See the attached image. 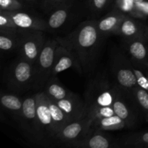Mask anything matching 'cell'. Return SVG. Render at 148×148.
<instances>
[{
    "mask_svg": "<svg viewBox=\"0 0 148 148\" xmlns=\"http://www.w3.org/2000/svg\"><path fill=\"white\" fill-rule=\"evenodd\" d=\"M103 38L98 30L97 21L90 20L79 25L66 37L56 39L75 55L83 72L88 71L93 63Z\"/></svg>",
    "mask_w": 148,
    "mask_h": 148,
    "instance_id": "1",
    "label": "cell"
},
{
    "mask_svg": "<svg viewBox=\"0 0 148 148\" xmlns=\"http://www.w3.org/2000/svg\"><path fill=\"white\" fill-rule=\"evenodd\" d=\"M58 45L59 42L56 39H48L45 42L37 62L34 64L33 89L43 88L50 78L54 62L55 51Z\"/></svg>",
    "mask_w": 148,
    "mask_h": 148,
    "instance_id": "2",
    "label": "cell"
},
{
    "mask_svg": "<svg viewBox=\"0 0 148 148\" xmlns=\"http://www.w3.org/2000/svg\"><path fill=\"white\" fill-rule=\"evenodd\" d=\"M46 39L41 30H19L17 51L19 56L36 64Z\"/></svg>",
    "mask_w": 148,
    "mask_h": 148,
    "instance_id": "3",
    "label": "cell"
},
{
    "mask_svg": "<svg viewBox=\"0 0 148 148\" xmlns=\"http://www.w3.org/2000/svg\"><path fill=\"white\" fill-rule=\"evenodd\" d=\"M33 77V64L20 56L9 69L7 81L10 89L17 92H23L32 88Z\"/></svg>",
    "mask_w": 148,
    "mask_h": 148,
    "instance_id": "4",
    "label": "cell"
},
{
    "mask_svg": "<svg viewBox=\"0 0 148 148\" xmlns=\"http://www.w3.org/2000/svg\"><path fill=\"white\" fill-rule=\"evenodd\" d=\"M37 95V125L35 140L40 143H47L56 140L51 114L48 103L47 95L43 91Z\"/></svg>",
    "mask_w": 148,
    "mask_h": 148,
    "instance_id": "5",
    "label": "cell"
},
{
    "mask_svg": "<svg viewBox=\"0 0 148 148\" xmlns=\"http://www.w3.org/2000/svg\"><path fill=\"white\" fill-rule=\"evenodd\" d=\"M115 90L105 82L92 84L86 96L85 119L98 108L113 106Z\"/></svg>",
    "mask_w": 148,
    "mask_h": 148,
    "instance_id": "6",
    "label": "cell"
},
{
    "mask_svg": "<svg viewBox=\"0 0 148 148\" xmlns=\"http://www.w3.org/2000/svg\"><path fill=\"white\" fill-rule=\"evenodd\" d=\"M113 72L119 87L124 92L130 93L138 86L136 76L132 68V64L119 56L113 64Z\"/></svg>",
    "mask_w": 148,
    "mask_h": 148,
    "instance_id": "7",
    "label": "cell"
},
{
    "mask_svg": "<svg viewBox=\"0 0 148 148\" xmlns=\"http://www.w3.org/2000/svg\"><path fill=\"white\" fill-rule=\"evenodd\" d=\"M70 68H75L79 72H82L80 64L75 55L70 50L59 43L55 51L54 62L51 77L56 76L58 74Z\"/></svg>",
    "mask_w": 148,
    "mask_h": 148,
    "instance_id": "8",
    "label": "cell"
},
{
    "mask_svg": "<svg viewBox=\"0 0 148 148\" xmlns=\"http://www.w3.org/2000/svg\"><path fill=\"white\" fill-rule=\"evenodd\" d=\"M91 132L86 119H81L69 122L62 129L56 136V140L66 144L86 137Z\"/></svg>",
    "mask_w": 148,
    "mask_h": 148,
    "instance_id": "9",
    "label": "cell"
},
{
    "mask_svg": "<svg viewBox=\"0 0 148 148\" xmlns=\"http://www.w3.org/2000/svg\"><path fill=\"white\" fill-rule=\"evenodd\" d=\"M23 129L35 138L37 125V95L27 97L23 101L20 117Z\"/></svg>",
    "mask_w": 148,
    "mask_h": 148,
    "instance_id": "10",
    "label": "cell"
},
{
    "mask_svg": "<svg viewBox=\"0 0 148 148\" xmlns=\"http://www.w3.org/2000/svg\"><path fill=\"white\" fill-rule=\"evenodd\" d=\"M114 34L119 35L127 40L133 38H148V30L132 17L126 14Z\"/></svg>",
    "mask_w": 148,
    "mask_h": 148,
    "instance_id": "11",
    "label": "cell"
},
{
    "mask_svg": "<svg viewBox=\"0 0 148 148\" xmlns=\"http://www.w3.org/2000/svg\"><path fill=\"white\" fill-rule=\"evenodd\" d=\"M13 23L19 30H47L46 21L42 19L19 10L15 12H7Z\"/></svg>",
    "mask_w": 148,
    "mask_h": 148,
    "instance_id": "12",
    "label": "cell"
},
{
    "mask_svg": "<svg viewBox=\"0 0 148 148\" xmlns=\"http://www.w3.org/2000/svg\"><path fill=\"white\" fill-rule=\"evenodd\" d=\"M71 121L85 119V101L73 94L68 98L54 101Z\"/></svg>",
    "mask_w": 148,
    "mask_h": 148,
    "instance_id": "13",
    "label": "cell"
},
{
    "mask_svg": "<svg viewBox=\"0 0 148 148\" xmlns=\"http://www.w3.org/2000/svg\"><path fill=\"white\" fill-rule=\"evenodd\" d=\"M66 147L77 148H109L112 147L111 141L104 134L92 132L86 137L66 144Z\"/></svg>",
    "mask_w": 148,
    "mask_h": 148,
    "instance_id": "14",
    "label": "cell"
},
{
    "mask_svg": "<svg viewBox=\"0 0 148 148\" xmlns=\"http://www.w3.org/2000/svg\"><path fill=\"white\" fill-rule=\"evenodd\" d=\"M126 14L121 10L116 9L108 13L99 21H97L98 30L103 37L114 34Z\"/></svg>",
    "mask_w": 148,
    "mask_h": 148,
    "instance_id": "15",
    "label": "cell"
},
{
    "mask_svg": "<svg viewBox=\"0 0 148 148\" xmlns=\"http://www.w3.org/2000/svg\"><path fill=\"white\" fill-rule=\"evenodd\" d=\"M113 108L116 115L125 121L127 127H132L136 122V117L127 103L121 98L119 91L115 90V98L113 103Z\"/></svg>",
    "mask_w": 148,
    "mask_h": 148,
    "instance_id": "16",
    "label": "cell"
},
{
    "mask_svg": "<svg viewBox=\"0 0 148 148\" xmlns=\"http://www.w3.org/2000/svg\"><path fill=\"white\" fill-rule=\"evenodd\" d=\"M127 127L125 121H123L117 115L111 116L109 117L96 119L92 123L91 130L92 132L102 131H116Z\"/></svg>",
    "mask_w": 148,
    "mask_h": 148,
    "instance_id": "17",
    "label": "cell"
},
{
    "mask_svg": "<svg viewBox=\"0 0 148 148\" xmlns=\"http://www.w3.org/2000/svg\"><path fill=\"white\" fill-rule=\"evenodd\" d=\"M127 51L135 62L142 64L145 63L148 58L147 49L145 43V39L133 38L127 40Z\"/></svg>",
    "mask_w": 148,
    "mask_h": 148,
    "instance_id": "18",
    "label": "cell"
},
{
    "mask_svg": "<svg viewBox=\"0 0 148 148\" xmlns=\"http://www.w3.org/2000/svg\"><path fill=\"white\" fill-rule=\"evenodd\" d=\"M43 92L53 101H59L73 95L58 81L56 76L51 77L44 86Z\"/></svg>",
    "mask_w": 148,
    "mask_h": 148,
    "instance_id": "19",
    "label": "cell"
},
{
    "mask_svg": "<svg viewBox=\"0 0 148 148\" xmlns=\"http://www.w3.org/2000/svg\"><path fill=\"white\" fill-rule=\"evenodd\" d=\"M48 103H49V108H50L51 114L52 119L53 123V131H54L55 139H56V136L59 134V132L62 130L64 127L69 124L70 121L68 117L64 114L63 111L61 109L53 100L51 99L47 96Z\"/></svg>",
    "mask_w": 148,
    "mask_h": 148,
    "instance_id": "20",
    "label": "cell"
},
{
    "mask_svg": "<svg viewBox=\"0 0 148 148\" xmlns=\"http://www.w3.org/2000/svg\"><path fill=\"white\" fill-rule=\"evenodd\" d=\"M70 15V9L68 6L64 5L57 7L49 15L46 21L47 30H57L66 22Z\"/></svg>",
    "mask_w": 148,
    "mask_h": 148,
    "instance_id": "21",
    "label": "cell"
},
{
    "mask_svg": "<svg viewBox=\"0 0 148 148\" xmlns=\"http://www.w3.org/2000/svg\"><path fill=\"white\" fill-rule=\"evenodd\" d=\"M1 104L5 109L14 113L20 117L23 108V101L17 96L12 94H4L1 96Z\"/></svg>",
    "mask_w": 148,
    "mask_h": 148,
    "instance_id": "22",
    "label": "cell"
},
{
    "mask_svg": "<svg viewBox=\"0 0 148 148\" xmlns=\"http://www.w3.org/2000/svg\"><path fill=\"white\" fill-rule=\"evenodd\" d=\"M18 33L0 30V49L4 51L16 50L18 45Z\"/></svg>",
    "mask_w": 148,
    "mask_h": 148,
    "instance_id": "23",
    "label": "cell"
},
{
    "mask_svg": "<svg viewBox=\"0 0 148 148\" xmlns=\"http://www.w3.org/2000/svg\"><path fill=\"white\" fill-rule=\"evenodd\" d=\"M123 143L124 147H148V132L126 137Z\"/></svg>",
    "mask_w": 148,
    "mask_h": 148,
    "instance_id": "24",
    "label": "cell"
},
{
    "mask_svg": "<svg viewBox=\"0 0 148 148\" xmlns=\"http://www.w3.org/2000/svg\"><path fill=\"white\" fill-rule=\"evenodd\" d=\"M136 103L141 109L148 111V91L140 86H137L130 92Z\"/></svg>",
    "mask_w": 148,
    "mask_h": 148,
    "instance_id": "25",
    "label": "cell"
},
{
    "mask_svg": "<svg viewBox=\"0 0 148 148\" xmlns=\"http://www.w3.org/2000/svg\"><path fill=\"white\" fill-rule=\"evenodd\" d=\"M0 30L14 33H17L19 32L18 28L13 23L7 12L1 10H0Z\"/></svg>",
    "mask_w": 148,
    "mask_h": 148,
    "instance_id": "26",
    "label": "cell"
},
{
    "mask_svg": "<svg viewBox=\"0 0 148 148\" xmlns=\"http://www.w3.org/2000/svg\"><path fill=\"white\" fill-rule=\"evenodd\" d=\"M24 4L20 0H0V10L15 12L23 10Z\"/></svg>",
    "mask_w": 148,
    "mask_h": 148,
    "instance_id": "27",
    "label": "cell"
},
{
    "mask_svg": "<svg viewBox=\"0 0 148 148\" xmlns=\"http://www.w3.org/2000/svg\"><path fill=\"white\" fill-rule=\"evenodd\" d=\"M132 68L133 72L136 76V79H137V82L139 86L142 87L148 91V76L147 74L145 75L140 69H136L132 64Z\"/></svg>",
    "mask_w": 148,
    "mask_h": 148,
    "instance_id": "28",
    "label": "cell"
},
{
    "mask_svg": "<svg viewBox=\"0 0 148 148\" xmlns=\"http://www.w3.org/2000/svg\"><path fill=\"white\" fill-rule=\"evenodd\" d=\"M91 10L95 12H101L105 10L111 0H88Z\"/></svg>",
    "mask_w": 148,
    "mask_h": 148,
    "instance_id": "29",
    "label": "cell"
},
{
    "mask_svg": "<svg viewBox=\"0 0 148 148\" xmlns=\"http://www.w3.org/2000/svg\"><path fill=\"white\" fill-rule=\"evenodd\" d=\"M44 1L49 5L57 8V7L64 6V4L66 2V0H44Z\"/></svg>",
    "mask_w": 148,
    "mask_h": 148,
    "instance_id": "30",
    "label": "cell"
},
{
    "mask_svg": "<svg viewBox=\"0 0 148 148\" xmlns=\"http://www.w3.org/2000/svg\"><path fill=\"white\" fill-rule=\"evenodd\" d=\"M134 3H137V2H142L143 1H145V0H132Z\"/></svg>",
    "mask_w": 148,
    "mask_h": 148,
    "instance_id": "31",
    "label": "cell"
},
{
    "mask_svg": "<svg viewBox=\"0 0 148 148\" xmlns=\"http://www.w3.org/2000/svg\"><path fill=\"white\" fill-rule=\"evenodd\" d=\"M146 65H147V66L148 67V58H147V62H146Z\"/></svg>",
    "mask_w": 148,
    "mask_h": 148,
    "instance_id": "32",
    "label": "cell"
},
{
    "mask_svg": "<svg viewBox=\"0 0 148 148\" xmlns=\"http://www.w3.org/2000/svg\"><path fill=\"white\" fill-rule=\"evenodd\" d=\"M23 1H34V0H23Z\"/></svg>",
    "mask_w": 148,
    "mask_h": 148,
    "instance_id": "33",
    "label": "cell"
},
{
    "mask_svg": "<svg viewBox=\"0 0 148 148\" xmlns=\"http://www.w3.org/2000/svg\"><path fill=\"white\" fill-rule=\"evenodd\" d=\"M147 76H148V73H147Z\"/></svg>",
    "mask_w": 148,
    "mask_h": 148,
    "instance_id": "34",
    "label": "cell"
}]
</instances>
